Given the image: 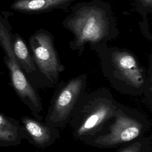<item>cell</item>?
I'll list each match as a JSON object with an SVG mask.
<instances>
[{"instance_id":"6da1fadb","label":"cell","mask_w":152,"mask_h":152,"mask_svg":"<svg viewBox=\"0 0 152 152\" xmlns=\"http://www.w3.org/2000/svg\"><path fill=\"white\" fill-rule=\"evenodd\" d=\"M64 27L71 31L74 39L69 42L72 50L78 56L85 46L107 43L119 34L110 5L103 0L79 2L71 7L70 13L62 21Z\"/></svg>"},{"instance_id":"7a4b0ae2","label":"cell","mask_w":152,"mask_h":152,"mask_svg":"<svg viewBox=\"0 0 152 152\" xmlns=\"http://www.w3.org/2000/svg\"><path fill=\"white\" fill-rule=\"evenodd\" d=\"M97 55L103 75L117 91L137 96L144 94L147 71L131 50L100 43L90 47Z\"/></svg>"},{"instance_id":"3957f363","label":"cell","mask_w":152,"mask_h":152,"mask_svg":"<svg viewBox=\"0 0 152 152\" xmlns=\"http://www.w3.org/2000/svg\"><path fill=\"white\" fill-rule=\"evenodd\" d=\"M118 103L106 87L86 92L68 122L73 137L84 142L100 131L113 115Z\"/></svg>"},{"instance_id":"277c9868","label":"cell","mask_w":152,"mask_h":152,"mask_svg":"<svg viewBox=\"0 0 152 152\" xmlns=\"http://www.w3.org/2000/svg\"><path fill=\"white\" fill-rule=\"evenodd\" d=\"M150 127L143 113L119 102L112 117L84 143L99 148H116L145 136Z\"/></svg>"},{"instance_id":"5b68a950","label":"cell","mask_w":152,"mask_h":152,"mask_svg":"<svg viewBox=\"0 0 152 152\" xmlns=\"http://www.w3.org/2000/svg\"><path fill=\"white\" fill-rule=\"evenodd\" d=\"M4 14L2 15L0 13V46L5 53L4 62L9 72L10 85L33 117L43 120L41 113L43 108L40 96L20 66L13 53L11 40L12 27L8 20L12 13L4 12Z\"/></svg>"},{"instance_id":"8992f818","label":"cell","mask_w":152,"mask_h":152,"mask_svg":"<svg viewBox=\"0 0 152 152\" xmlns=\"http://www.w3.org/2000/svg\"><path fill=\"white\" fill-rule=\"evenodd\" d=\"M87 74H82L56 85L45 118V122L57 128L66 126L71 116L87 92Z\"/></svg>"},{"instance_id":"52a82bcc","label":"cell","mask_w":152,"mask_h":152,"mask_svg":"<svg viewBox=\"0 0 152 152\" xmlns=\"http://www.w3.org/2000/svg\"><path fill=\"white\" fill-rule=\"evenodd\" d=\"M28 46L34 62L46 86H56L65 66L55 47L53 34L44 28L37 30L29 37Z\"/></svg>"},{"instance_id":"ba28073f","label":"cell","mask_w":152,"mask_h":152,"mask_svg":"<svg viewBox=\"0 0 152 152\" xmlns=\"http://www.w3.org/2000/svg\"><path fill=\"white\" fill-rule=\"evenodd\" d=\"M20 122L27 135V140L39 148L52 145L60 137L58 128L34 117L22 116Z\"/></svg>"},{"instance_id":"9c48e42d","label":"cell","mask_w":152,"mask_h":152,"mask_svg":"<svg viewBox=\"0 0 152 152\" xmlns=\"http://www.w3.org/2000/svg\"><path fill=\"white\" fill-rule=\"evenodd\" d=\"M11 40L16 61L30 83L35 87L46 86L34 62L31 52L23 38L18 33L11 32Z\"/></svg>"},{"instance_id":"30bf717a","label":"cell","mask_w":152,"mask_h":152,"mask_svg":"<svg viewBox=\"0 0 152 152\" xmlns=\"http://www.w3.org/2000/svg\"><path fill=\"white\" fill-rule=\"evenodd\" d=\"M75 0H15L11 8L20 13L40 14L55 10L67 11Z\"/></svg>"},{"instance_id":"8fae6325","label":"cell","mask_w":152,"mask_h":152,"mask_svg":"<svg viewBox=\"0 0 152 152\" xmlns=\"http://www.w3.org/2000/svg\"><path fill=\"white\" fill-rule=\"evenodd\" d=\"M27 135L20 122L0 112V147L19 145Z\"/></svg>"},{"instance_id":"7c38bea8","label":"cell","mask_w":152,"mask_h":152,"mask_svg":"<svg viewBox=\"0 0 152 152\" xmlns=\"http://www.w3.org/2000/svg\"><path fill=\"white\" fill-rule=\"evenodd\" d=\"M152 141L150 137L144 136L124 144L115 152H151Z\"/></svg>"},{"instance_id":"4fadbf2b","label":"cell","mask_w":152,"mask_h":152,"mask_svg":"<svg viewBox=\"0 0 152 152\" xmlns=\"http://www.w3.org/2000/svg\"><path fill=\"white\" fill-rule=\"evenodd\" d=\"M135 5L143 20H147V15L152 12V0H135Z\"/></svg>"},{"instance_id":"5bb4252c","label":"cell","mask_w":152,"mask_h":152,"mask_svg":"<svg viewBox=\"0 0 152 152\" xmlns=\"http://www.w3.org/2000/svg\"><path fill=\"white\" fill-rule=\"evenodd\" d=\"M147 103L149 106L150 111H151L152 106V64H151V55L150 56L149 67L147 70V80L146 83V87L144 93Z\"/></svg>"}]
</instances>
